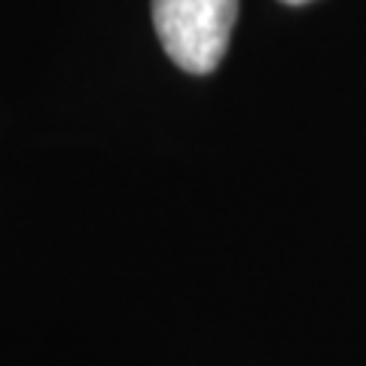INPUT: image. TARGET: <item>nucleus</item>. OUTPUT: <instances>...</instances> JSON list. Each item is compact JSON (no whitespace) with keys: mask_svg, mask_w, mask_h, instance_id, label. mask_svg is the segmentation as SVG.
Masks as SVG:
<instances>
[{"mask_svg":"<svg viewBox=\"0 0 366 366\" xmlns=\"http://www.w3.org/2000/svg\"><path fill=\"white\" fill-rule=\"evenodd\" d=\"M235 16L238 0H153L162 49L187 74H211L220 64Z\"/></svg>","mask_w":366,"mask_h":366,"instance_id":"obj_1","label":"nucleus"},{"mask_svg":"<svg viewBox=\"0 0 366 366\" xmlns=\"http://www.w3.org/2000/svg\"><path fill=\"white\" fill-rule=\"evenodd\" d=\"M284 4H308V0H284Z\"/></svg>","mask_w":366,"mask_h":366,"instance_id":"obj_2","label":"nucleus"}]
</instances>
